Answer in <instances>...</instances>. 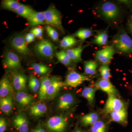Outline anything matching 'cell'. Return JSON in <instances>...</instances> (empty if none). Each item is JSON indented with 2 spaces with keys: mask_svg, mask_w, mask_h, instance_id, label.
Segmentation results:
<instances>
[{
  "mask_svg": "<svg viewBox=\"0 0 132 132\" xmlns=\"http://www.w3.org/2000/svg\"><path fill=\"white\" fill-rule=\"evenodd\" d=\"M99 16L112 26H117L122 18V11L119 5L111 1H105L96 8Z\"/></svg>",
  "mask_w": 132,
  "mask_h": 132,
  "instance_id": "cell-1",
  "label": "cell"
},
{
  "mask_svg": "<svg viewBox=\"0 0 132 132\" xmlns=\"http://www.w3.org/2000/svg\"><path fill=\"white\" fill-rule=\"evenodd\" d=\"M111 45L116 53L132 58V39L123 26L118 28V32L111 41Z\"/></svg>",
  "mask_w": 132,
  "mask_h": 132,
  "instance_id": "cell-2",
  "label": "cell"
},
{
  "mask_svg": "<svg viewBox=\"0 0 132 132\" xmlns=\"http://www.w3.org/2000/svg\"><path fill=\"white\" fill-rule=\"evenodd\" d=\"M44 12L46 24L57 28L62 33H65L62 24V16L60 12L55 7L50 6Z\"/></svg>",
  "mask_w": 132,
  "mask_h": 132,
  "instance_id": "cell-3",
  "label": "cell"
},
{
  "mask_svg": "<svg viewBox=\"0 0 132 132\" xmlns=\"http://www.w3.org/2000/svg\"><path fill=\"white\" fill-rule=\"evenodd\" d=\"M68 126L67 119L63 116L57 115L49 118L46 126L51 132H65Z\"/></svg>",
  "mask_w": 132,
  "mask_h": 132,
  "instance_id": "cell-4",
  "label": "cell"
},
{
  "mask_svg": "<svg viewBox=\"0 0 132 132\" xmlns=\"http://www.w3.org/2000/svg\"><path fill=\"white\" fill-rule=\"evenodd\" d=\"M91 80V78L89 76L72 70L69 71L67 75L64 82L65 86L76 88L85 81H90Z\"/></svg>",
  "mask_w": 132,
  "mask_h": 132,
  "instance_id": "cell-5",
  "label": "cell"
},
{
  "mask_svg": "<svg viewBox=\"0 0 132 132\" xmlns=\"http://www.w3.org/2000/svg\"><path fill=\"white\" fill-rule=\"evenodd\" d=\"M116 53L115 50L111 45L106 46L101 50H98L95 53V57L97 61L102 65L109 64Z\"/></svg>",
  "mask_w": 132,
  "mask_h": 132,
  "instance_id": "cell-6",
  "label": "cell"
},
{
  "mask_svg": "<svg viewBox=\"0 0 132 132\" xmlns=\"http://www.w3.org/2000/svg\"><path fill=\"white\" fill-rule=\"evenodd\" d=\"M36 52L42 57L51 58L54 53V46L49 41L42 39L35 46Z\"/></svg>",
  "mask_w": 132,
  "mask_h": 132,
  "instance_id": "cell-7",
  "label": "cell"
},
{
  "mask_svg": "<svg viewBox=\"0 0 132 132\" xmlns=\"http://www.w3.org/2000/svg\"><path fill=\"white\" fill-rule=\"evenodd\" d=\"M125 108V104L120 99L112 95H108L104 111L106 113L120 111Z\"/></svg>",
  "mask_w": 132,
  "mask_h": 132,
  "instance_id": "cell-8",
  "label": "cell"
},
{
  "mask_svg": "<svg viewBox=\"0 0 132 132\" xmlns=\"http://www.w3.org/2000/svg\"><path fill=\"white\" fill-rule=\"evenodd\" d=\"M10 44L14 49L21 55H28L30 53L24 36L21 35L15 36L11 40Z\"/></svg>",
  "mask_w": 132,
  "mask_h": 132,
  "instance_id": "cell-9",
  "label": "cell"
},
{
  "mask_svg": "<svg viewBox=\"0 0 132 132\" xmlns=\"http://www.w3.org/2000/svg\"><path fill=\"white\" fill-rule=\"evenodd\" d=\"M3 64L5 68L10 70H16L21 67L19 56L14 52L8 51L4 55Z\"/></svg>",
  "mask_w": 132,
  "mask_h": 132,
  "instance_id": "cell-10",
  "label": "cell"
},
{
  "mask_svg": "<svg viewBox=\"0 0 132 132\" xmlns=\"http://www.w3.org/2000/svg\"><path fill=\"white\" fill-rule=\"evenodd\" d=\"M14 127L18 132H28L29 122L27 116L21 113L16 114L12 120Z\"/></svg>",
  "mask_w": 132,
  "mask_h": 132,
  "instance_id": "cell-11",
  "label": "cell"
},
{
  "mask_svg": "<svg viewBox=\"0 0 132 132\" xmlns=\"http://www.w3.org/2000/svg\"><path fill=\"white\" fill-rule=\"evenodd\" d=\"M75 102V97L73 94L70 93L64 94L58 100L57 109L60 111H66L73 106Z\"/></svg>",
  "mask_w": 132,
  "mask_h": 132,
  "instance_id": "cell-12",
  "label": "cell"
},
{
  "mask_svg": "<svg viewBox=\"0 0 132 132\" xmlns=\"http://www.w3.org/2000/svg\"><path fill=\"white\" fill-rule=\"evenodd\" d=\"M15 98L18 106L22 109L31 105L34 100L32 95L23 91H17L15 95Z\"/></svg>",
  "mask_w": 132,
  "mask_h": 132,
  "instance_id": "cell-13",
  "label": "cell"
},
{
  "mask_svg": "<svg viewBox=\"0 0 132 132\" xmlns=\"http://www.w3.org/2000/svg\"><path fill=\"white\" fill-rule=\"evenodd\" d=\"M95 86L97 89H100L106 93L108 95H112L116 96L118 94L117 89L110 80H106L102 78L96 82Z\"/></svg>",
  "mask_w": 132,
  "mask_h": 132,
  "instance_id": "cell-14",
  "label": "cell"
},
{
  "mask_svg": "<svg viewBox=\"0 0 132 132\" xmlns=\"http://www.w3.org/2000/svg\"><path fill=\"white\" fill-rule=\"evenodd\" d=\"M65 86L64 82L62 81L60 78L52 77V81L50 85L47 93V98L53 99L56 97L61 88Z\"/></svg>",
  "mask_w": 132,
  "mask_h": 132,
  "instance_id": "cell-15",
  "label": "cell"
},
{
  "mask_svg": "<svg viewBox=\"0 0 132 132\" xmlns=\"http://www.w3.org/2000/svg\"><path fill=\"white\" fill-rule=\"evenodd\" d=\"M27 78L25 75L19 72H15L13 77V84L17 91H23L26 89Z\"/></svg>",
  "mask_w": 132,
  "mask_h": 132,
  "instance_id": "cell-16",
  "label": "cell"
},
{
  "mask_svg": "<svg viewBox=\"0 0 132 132\" xmlns=\"http://www.w3.org/2000/svg\"><path fill=\"white\" fill-rule=\"evenodd\" d=\"M52 81V78L45 76L42 79L40 88L39 91V99L40 101L47 98L48 88Z\"/></svg>",
  "mask_w": 132,
  "mask_h": 132,
  "instance_id": "cell-17",
  "label": "cell"
},
{
  "mask_svg": "<svg viewBox=\"0 0 132 132\" xmlns=\"http://www.w3.org/2000/svg\"><path fill=\"white\" fill-rule=\"evenodd\" d=\"M13 87L9 78L4 76L0 81V97L1 98L12 94Z\"/></svg>",
  "mask_w": 132,
  "mask_h": 132,
  "instance_id": "cell-18",
  "label": "cell"
},
{
  "mask_svg": "<svg viewBox=\"0 0 132 132\" xmlns=\"http://www.w3.org/2000/svg\"><path fill=\"white\" fill-rule=\"evenodd\" d=\"M13 106V98L12 94L1 98L0 108L3 112L8 115L11 112Z\"/></svg>",
  "mask_w": 132,
  "mask_h": 132,
  "instance_id": "cell-19",
  "label": "cell"
},
{
  "mask_svg": "<svg viewBox=\"0 0 132 132\" xmlns=\"http://www.w3.org/2000/svg\"><path fill=\"white\" fill-rule=\"evenodd\" d=\"M87 46H80L74 48H68L65 51L72 62L75 63L80 62L82 61L81 53L83 50Z\"/></svg>",
  "mask_w": 132,
  "mask_h": 132,
  "instance_id": "cell-20",
  "label": "cell"
},
{
  "mask_svg": "<svg viewBox=\"0 0 132 132\" xmlns=\"http://www.w3.org/2000/svg\"><path fill=\"white\" fill-rule=\"evenodd\" d=\"M27 20L29 25L33 27L46 24L44 12H35Z\"/></svg>",
  "mask_w": 132,
  "mask_h": 132,
  "instance_id": "cell-21",
  "label": "cell"
},
{
  "mask_svg": "<svg viewBox=\"0 0 132 132\" xmlns=\"http://www.w3.org/2000/svg\"><path fill=\"white\" fill-rule=\"evenodd\" d=\"M108 28L100 31L96 35L90 44H93L98 46L106 45L108 40Z\"/></svg>",
  "mask_w": 132,
  "mask_h": 132,
  "instance_id": "cell-22",
  "label": "cell"
},
{
  "mask_svg": "<svg viewBox=\"0 0 132 132\" xmlns=\"http://www.w3.org/2000/svg\"><path fill=\"white\" fill-rule=\"evenodd\" d=\"M47 110V106L46 104L42 103H36L30 107L29 113L31 116L37 117L45 114Z\"/></svg>",
  "mask_w": 132,
  "mask_h": 132,
  "instance_id": "cell-23",
  "label": "cell"
},
{
  "mask_svg": "<svg viewBox=\"0 0 132 132\" xmlns=\"http://www.w3.org/2000/svg\"><path fill=\"white\" fill-rule=\"evenodd\" d=\"M99 116L96 112H93L82 116L80 119L81 125L84 126H92L99 120Z\"/></svg>",
  "mask_w": 132,
  "mask_h": 132,
  "instance_id": "cell-24",
  "label": "cell"
},
{
  "mask_svg": "<svg viewBox=\"0 0 132 132\" xmlns=\"http://www.w3.org/2000/svg\"><path fill=\"white\" fill-rule=\"evenodd\" d=\"M97 90L95 86L86 87L81 92V96L86 99L90 105H92L94 102L95 92Z\"/></svg>",
  "mask_w": 132,
  "mask_h": 132,
  "instance_id": "cell-25",
  "label": "cell"
},
{
  "mask_svg": "<svg viewBox=\"0 0 132 132\" xmlns=\"http://www.w3.org/2000/svg\"><path fill=\"white\" fill-rule=\"evenodd\" d=\"M110 114L111 120L114 122L124 123L126 122L127 119V111L125 108L119 111L112 112Z\"/></svg>",
  "mask_w": 132,
  "mask_h": 132,
  "instance_id": "cell-26",
  "label": "cell"
},
{
  "mask_svg": "<svg viewBox=\"0 0 132 132\" xmlns=\"http://www.w3.org/2000/svg\"><path fill=\"white\" fill-rule=\"evenodd\" d=\"M98 66V63L95 61L90 60L85 61L84 71L85 74L92 76L97 74Z\"/></svg>",
  "mask_w": 132,
  "mask_h": 132,
  "instance_id": "cell-27",
  "label": "cell"
},
{
  "mask_svg": "<svg viewBox=\"0 0 132 132\" xmlns=\"http://www.w3.org/2000/svg\"><path fill=\"white\" fill-rule=\"evenodd\" d=\"M15 12L20 16L28 19L35 11L29 6L21 4Z\"/></svg>",
  "mask_w": 132,
  "mask_h": 132,
  "instance_id": "cell-28",
  "label": "cell"
},
{
  "mask_svg": "<svg viewBox=\"0 0 132 132\" xmlns=\"http://www.w3.org/2000/svg\"><path fill=\"white\" fill-rule=\"evenodd\" d=\"M94 31L90 28L81 29L74 34L73 36L77 37L81 40L84 41L94 35Z\"/></svg>",
  "mask_w": 132,
  "mask_h": 132,
  "instance_id": "cell-29",
  "label": "cell"
},
{
  "mask_svg": "<svg viewBox=\"0 0 132 132\" xmlns=\"http://www.w3.org/2000/svg\"><path fill=\"white\" fill-rule=\"evenodd\" d=\"M78 43V40L73 36L67 35L62 39L60 45L62 48H68L72 47Z\"/></svg>",
  "mask_w": 132,
  "mask_h": 132,
  "instance_id": "cell-30",
  "label": "cell"
},
{
  "mask_svg": "<svg viewBox=\"0 0 132 132\" xmlns=\"http://www.w3.org/2000/svg\"><path fill=\"white\" fill-rule=\"evenodd\" d=\"M59 61L66 66H69L72 64V60L66 53L65 51L62 50L55 54Z\"/></svg>",
  "mask_w": 132,
  "mask_h": 132,
  "instance_id": "cell-31",
  "label": "cell"
},
{
  "mask_svg": "<svg viewBox=\"0 0 132 132\" xmlns=\"http://www.w3.org/2000/svg\"><path fill=\"white\" fill-rule=\"evenodd\" d=\"M21 3L15 0H4L2 3V7L4 9L15 12Z\"/></svg>",
  "mask_w": 132,
  "mask_h": 132,
  "instance_id": "cell-32",
  "label": "cell"
},
{
  "mask_svg": "<svg viewBox=\"0 0 132 132\" xmlns=\"http://www.w3.org/2000/svg\"><path fill=\"white\" fill-rule=\"evenodd\" d=\"M108 125L103 121L99 120L92 125L90 132H107Z\"/></svg>",
  "mask_w": 132,
  "mask_h": 132,
  "instance_id": "cell-33",
  "label": "cell"
},
{
  "mask_svg": "<svg viewBox=\"0 0 132 132\" xmlns=\"http://www.w3.org/2000/svg\"><path fill=\"white\" fill-rule=\"evenodd\" d=\"M32 67L35 72L38 75H44L48 73L50 69L44 64L33 63Z\"/></svg>",
  "mask_w": 132,
  "mask_h": 132,
  "instance_id": "cell-34",
  "label": "cell"
},
{
  "mask_svg": "<svg viewBox=\"0 0 132 132\" xmlns=\"http://www.w3.org/2000/svg\"><path fill=\"white\" fill-rule=\"evenodd\" d=\"M41 82L37 78L32 76L30 78L29 82V87L30 90L34 92L39 91L40 88Z\"/></svg>",
  "mask_w": 132,
  "mask_h": 132,
  "instance_id": "cell-35",
  "label": "cell"
},
{
  "mask_svg": "<svg viewBox=\"0 0 132 132\" xmlns=\"http://www.w3.org/2000/svg\"><path fill=\"white\" fill-rule=\"evenodd\" d=\"M99 71L102 79L109 80L111 74L109 64L102 65L99 68Z\"/></svg>",
  "mask_w": 132,
  "mask_h": 132,
  "instance_id": "cell-36",
  "label": "cell"
},
{
  "mask_svg": "<svg viewBox=\"0 0 132 132\" xmlns=\"http://www.w3.org/2000/svg\"><path fill=\"white\" fill-rule=\"evenodd\" d=\"M46 30L48 35L50 38L54 41L59 40V35L57 31L51 26H48L46 27Z\"/></svg>",
  "mask_w": 132,
  "mask_h": 132,
  "instance_id": "cell-37",
  "label": "cell"
},
{
  "mask_svg": "<svg viewBox=\"0 0 132 132\" xmlns=\"http://www.w3.org/2000/svg\"><path fill=\"white\" fill-rule=\"evenodd\" d=\"M30 32L34 34L35 37L40 38H41L43 34V30L41 27H36L31 29Z\"/></svg>",
  "mask_w": 132,
  "mask_h": 132,
  "instance_id": "cell-38",
  "label": "cell"
},
{
  "mask_svg": "<svg viewBox=\"0 0 132 132\" xmlns=\"http://www.w3.org/2000/svg\"><path fill=\"white\" fill-rule=\"evenodd\" d=\"M7 127V123L5 118L1 117L0 118V132L6 131Z\"/></svg>",
  "mask_w": 132,
  "mask_h": 132,
  "instance_id": "cell-39",
  "label": "cell"
},
{
  "mask_svg": "<svg viewBox=\"0 0 132 132\" xmlns=\"http://www.w3.org/2000/svg\"><path fill=\"white\" fill-rule=\"evenodd\" d=\"M126 27L128 33L130 34L132 37V14L128 19Z\"/></svg>",
  "mask_w": 132,
  "mask_h": 132,
  "instance_id": "cell-40",
  "label": "cell"
},
{
  "mask_svg": "<svg viewBox=\"0 0 132 132\" xmlns=\"http://www.w3.org/2000/svg\"><path fill=\"white\" fill-rule=\"evenodd\" d=\"M32 132H46V131L39 123Z\"/></svg>",
  "mask_w": 132,
  "mask_h": 132,
  "instance_id": "cell-41",
  "label": "cell"
},
{
  "mask_svg": "<svg viewBox=\"0 0 132 132\" xmlns=\"http://www.w3.org/2000/svg\"><path fill=\"white\" fill-rule=\"evenodd\" d=\"M72 132H85L79 127L76 128Z\"/></svg>",
  "mask_w": 132,
  "mask_h": 132,
  "instance_id": "cell-42",
  "label": "cell"
},
{
  "mask_svg": "<svg viewBox=\"0 0 132 132\" xmlns=\"http://www.w3.org/2000/svg\"><path fill=\"white\" fill-rule=\"evenodd\" d=\"M26 36L30 38H35V36L31 32L27 34Z\"/></svg>",
  "mask_w": 132,
  "mask_h": 132,
  "instance_id": "cell-43",
  "label": "cell"
},
{
  "mask_svg": "<svg viewBox=\"0 0 132 132\" xmlns=\"http://www.w3.org/2000/svg\"><path fill=\"white\" fill-rule=\"evenodd\" d=\"M25 40H26V42L27 43V44H29V43H31L30 41H31V38H29V37H27V36H25Z\"/></svg>",
  "mask_w": 132,
  "mask_h": 132,
  "instance_id": "cell-44",
  "label": "cell"
},
{
  "mask_svg": "<svg viewBox=\"0 0 132 132\" xmlns=\"http://www.w3.org/2000/svg\"><path fill=\"white\" fill-rule=\"evenodd\" d=\"M35 40V38H31V41H30V42L31 43L32 42L34 41Z\"/></svg>",
  "mask_w": 132,
  "mask_h": 132,
  "instance_id": "cell-45",
  "label": "cell"
},
{
  "mask_svg": "<svg viewBox=\"0 0 132 132\" xmlns=\"http://www.w3.org/2000/svg\"></svg>",
  "mask_w": 132,
  "mask_h": 132,
  "instance_id": "cell-46",
  "label": "cell"
}]
</instances>
